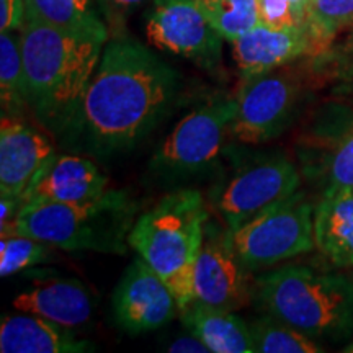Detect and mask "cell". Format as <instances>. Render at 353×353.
Returning <instances> with one entry per match:
<instances>
[{"mask_svg": "<svg viewBox=\"0 0 353 353\" xmlns=\"http://www.w3.org/2000/svg\"><path fill=\"white\" fill-rule=\"evenodd\" d=\"M252 301L316 341L353 335V278L342 273L285 265L255 278Z\"/></svg>", "mask_w": 353, "mask_h": 353, "instance_id": "3", "label": "cell"}, {"mask_svg": "<svg viewBox=\"0 0 353 353\" xmlns=\"http://www.w3.org/2000/svg\"><path fill=\"white\" fill-rule=\"evenodd\" d=\"M312 50L306 26L273 28L259 23L232 41V56L242 79L276 70Z\"/></svg>", "mask_w": 353, "mask_h": 353, "instance_id": "14", "label": "cell"}, {"mask_svg": "<svg viewBox=\"0 0 353 353\" xmlns=\"http://www.w3.org/2000/svg\"><path fill=\"white\" fill-rule=\"evenodd\" d=\"M314 241L334 267L353 270V188L324 192L314 210Z\"/></svg>", "mask_w": 353, "mask_h": 353, "instance_id": "18", "label": "cell"}, {"mask_svg": "<svg viewBox=\"0 0 353 353\" xmlns=\"http://www.w3.org/2000/svg\"><path fill=\"white\" fill-rule=\"evenodd\" d=\"M112 309L114 322L131 335L156 330L180 314L169 286L141 257L126 268L118 281Z\"/></svg>", "mask_w": 353, "mask_h": 353, "instance_id": "12", "label": "cell"}, {"mask_svg": "<svg viewBox=\"0 0 353 353\" xmlns=\"http://www.w3.org/2000/svg\"><path fill=\"white\" fill-rule=\"evenodd\" d=\"M0 99L2 117L20 118L28 107L21 39L17 32L0 34Z\"/></svg>", "mask_w": 353, "mask_h": 353, "instance_id": "21", "label": "cell"}, {"mask_svg": "<svg viewBox=\"0 0 353 353\" xmlns=\"http://www.w3.org/2000/svg\"><path fill=\"white\" fill-rule=\"evenodd\" d=\"M28 108L56 136H68L108 38L70 32L25 12L20 28Z\"/></svg>", "mask_w": 353, "mask_h": 353, "instance_id": "2", "label": "cell"}, {"mask_svg": "<svg viewBox=\"0 0 353 353\" xmlns=\"http://www.w3.org/2000/svg\"><path fill=\"white\" fill-rule=\"evenodd\" d=\"M107 183V176L88 159L56 156L23 203H87L103 195Z\"/></svg>", "mask_w": 353, "mask_h": 353, "instance_id": "16", "label": "cell"}, {"mask_svg": "<svg viewBox=\"0 0 353 353\" xmlns=\"http://www.w3.org/2000/svg\"><path fill=\"white\" fill-rule=\"evenodd\" d=\"M237 99H216L190 112L157 148L149 162L162 179L193 175L213 165L231 132Z\"/></svg>", "mask_w": 353, "mask_h": 353, "instance_id": "7", "label": "cell"}, {"mask_svg": "<svg viewBox=\"0 0 353 353\" xmlns=\"http://www.w3.org/2000/svg\"><path fill=\"white\" fill-rule=\"evenodd\" d=\"M25 12L59 28L108 38L94 0H25Z\"/></svg>", "mask_w": 353, "mask_h": 353, "instance_id": "20", "label": "cell"}, {"mask_svg": "<svg viewBox=\"0 0 353 353\" xmlns=\"http://www.w3.org/2000/svg\"><path fill=\"white\" fill-rule=\"evenodd\" d=\"M352 278H353V275H352Z\"/></svg>", "mask_w": 353, "mask_h": 353, "instance_id": "34", "label": "cell"}, {"mask_svg": "<svg viewBox=\"0 0 353 353\" xmlns=\"http://www.w3.org/2000/svg\"><path fill=\"white\" fill-rule=\"evenodd\" d=\"M306 28L311 34L312 50L321 52L339 33L353 28V0H311Z\"/></svg>", "mask_w": 353, "mask_h": 353, "instance_id": "23", "label": "cell"}, {"mask_svg": "<svg viewBox=\"0 0 353 353\" xmlns=\"http://www.w3.org/2000/svg\"><path fill=\"white\" fill-rule=\"evenodd\" d=\"M57 156L51 141L20 118L2 117L0 126V196L20 200L41 179Z\"/></svg>", "mask_w": 353, "mask_h": 353, "instance_id": "13", "label": "cell"}, {"mask_svg": "<svg viewBox=\"0 0 353 353\" xmlns=\"http://www.w3.org/2000/svg\"><path fill=\"white\" fill-rule=\"evenodd\" d=\"M350 37L343 43L341 52L337 54V65H335V72L342 82V88L348 94L353 95V28Z\"/></svg>", "mask_w": 353, "mask_h": 353, "instance_id": "28", "label": "cell"}, {"mask_svg": "<svg viewBox=\"0 0 353 353\" xmlns=\"http://www.w3.org/2000/svg\"><path fill=\"white\" fill-rule=\"evenodd\" d=\"M95 350L94 343L82 341L72 329L44 317L20 312L3 316L0 322L2 353H83Z\"/></svg>", "mask_w": 353, "mask_h": 353, "instance_id": "17", "label": "cell"}, {"mask_svg": "<svg viewBox=\"0 0 353 353\" xmlns=\"http://www.w3.org/2000/svg\"><path fill=\"white\" fill-rule=\"evenodd\" d=\"M353 188V120L348 121L330 154L327 187L324 192Z\"/></svg>", "mask_w": 353, "mask_h": 353, "instance_id": "26", "label": "cell"}, {"mask_svg": "<svg viewBox=\"0 0 353 353\" xmlns=\"http://www.w3.org/2000/svg\"><path fill=\"white\" fill-rule=\"evenodd\" d=\"M260 23L273 28H291L306 26V21L299 15L291 0H259Z\"/></svg>", "mask_w": 353, "mask_h": 353, "instance_id": "27", "label": "cell"}, {"mask_svg": "<svg viewBox=\"0 0 353 353\" xmlns=\"http://www.w3.org/2000/svg\"><path fill=\"white\" fill-rule=\"evenodd\" d=\"M236 99L231 134L242 144H263L280 136L294 120L301 83L293 74L270 70L244 79Z\"/></svg>", "mask_w": 353, "mask_h": 353, "instance_id": "9", "label": "cell"}, {"mask_svg": "<svg viewBox=\"0 0 353 353\" xmlns=\"http://www.w3.org/2000/svg\"><path fill=\"white\" fill-rule=\"evenodd\" d=\"M180 317L211 353H254L249 324L234 311L206 306L195 299L180 311Z\"/></svg>", "mask_w": 353, "mask_h": 353, "instance_id": "19", "label": "cell"}, {"mask_svg": "<svg viewBox=\"0 0 353 353\" xmlns=\"http://www.w3.org/2000/svg\"><path fill=\"white\" fill-rule=\"evenodd\" d=\"M180 77L138 39L107 41L65 138L97 157L130 151L169 114Z\"/></svg>", "mask_w": 353, "mask_h": 353, "instance_id": "1", "label": "cell"}, {"mask_svg": "<svg viewBox=\"0 0 353 353\" xmlns=\"http://www.w3.org/2000/svg\"><path fill=\"white\" fill-rule=\"evenodd\" d=\"M13 307L74 330L90 321L94 303L81 281L56 278L38 280L32 288L21 291L13 299Z\"/></svg>", "mask_w": 353, "mask_h": 353, "instance_id": "15", "label": "cell"}, {"mask_svg": "<svg viewBox=\"0 0 353 353\" xmlns=\"http://www.w3.org/2000/svg\"><path fill=\"white\" fill-rule=\"evenodd\" d=\"M138 203L120 190H107L87 203H23L6 234H21L63 250L125 254Z\"/></svg>", "mask_w": 353, "mask_h": 353, "instance_id": "5", "label": "cell"}, {"mask_svg": "<svg viewBox=\"0 0 353 353\" xmlns=\"http://www.w3.org/2000/svg\"><path fill=\"white\" fill-rule=\"evenodd\" d=\"M301 176L283 154H259L237 167L214 198V208L229 231L299 190Z\"/></svg>", "mask_w": 353, "mask_h": 353, "instance_id": "8", "label": "cell"}, {"mask_svg": "<svg viewBox=\"0 0 353 353\" xmlns=\"http://www.w3.org/2000/svg\"><path fill=\"white\" fill-rule=\"evenodd\" d=\"M343 352H350V353H353V342L352 343H348V345L343 348Z\"/></svg>", "mask_w": 353, "mask_h": 353, "instance_id": "33", "label": "cell"}, {"mask_svg": "<svg viewBox=\"0 0 353 353\" xmlns=\"http://www.w3.org/2000/svg\"><path fill=\"white\" fill-rule=\"evenodd\" d=\"M208 211L196 190L165 195L136 219L128 242L157 273L179 309L195 301V265L205 241Z\"/></svg>", "mask_w": 353, "mask_h": 353, "instance_id": "4", "label": "cell"}, {"mask_svg": "<svg viewBox=\"0 0 353 353\" xmlns=\"http://www.w3.org/2000/svg\"><path fill=\"white\" fill-rule=\"evenodd\" d=\"M247 268L234 250L231 231L206 224L195 265V294L206 306L237 311L252 301Z\"/></svg>", "mask_w": 353, "mask_h": 353, "instance_id": "11", "label": "cell"}, {"mask_svg": "<svg viewBox=\"0 0 353 353\" xmlns=\"http://www.w3.org/2000/svg\"><path fill=\"white\" fill-rule=\"evenodd\" d=\"M145 38L157 50L205 69L221 64L223 37L203 12L200 0H154L145 15Z\"/></svg>", "mask_w": 353, "mask_h": 353, "instance_id": "10", "label": "cell"}, {"mask_svg": "<svg viewBox=\"0 0 353 353\" xmlns=\"http://www.w3.org/2000/svg\"><path fill=\"white\" fill-rule=\"evenodd\" d=\"M254 352L259 353H319L324 350L316 339L265 312L249 324Z\"/></svg>", "mask_w": 353, "mask_h": 353, "instance_id": "22", "label": "cell"}, {"mask_svg": "<svg viewBox=\"0 0 353 353\" xmlns=\"http://www.w3.org/2000/svg\"><path fill=\"white\" fill-rule=\"evenodd\" d=\"M167 352H185V353H208L210 348L203 343L195 334L190 332V335L185 337H179L167 347Z\"/></svg>", "mask_w": 353, "mask_h": 353, "instance_id": "30", "label": "cell"}, {"mask_svg": "<svg viewBox=\"0 0 353 353\" xmlns=\"http://www.w3.org/2000/svg\"><path fill=\"white\" fill-rule=\"evenodd\" d=\"M311 0H291V3H293L294 8H296L299 15L303 17L304 21H306V12H307V6Z\"/></svg>", "mask_w": 353, "mask_h": 353, "instance_id": "32", "label": "cell"}, {"mask_svg": "<svg viewBox=\"0 0 353 353\" xmlns=\"http://www.w3.org/2000/svg\"><path fill=\"white\" fill-rule=\"evenodd\" d=\"M50 244L21 234H6L0 239V275L10 276L51 259Z\"/></svg>", "mask_w": 353, "mask_h": 353, "instance_id": "25", "label": "cell"}, {"mask_svg": "<svg viewBox=\"0 0 353 353\" xmlns=\"http://www.w3.org/2000/svg\"><path fill=\"white\" fill-rule=\"evenodd\" d=\"M231 239L247 270L273 267L314 249V208L296 192L232 231Z\"/></svg>", "mask_w": 353, "mask_h": 353, "instance_id": "6", "label": "cell"}, {"mask_svg": "<svg viewBox=\"0 0 353 353\" xmlns=\"http://www.w3.org/2000/svg\"><path fill=\"white\" fill-rule=\"evenodd\" d=\"M200 3L216 32L229 43L260 23L259 0H200Z\"/></svg>", "mask_w": 353, "mask_h": 353, "instance_id": "24", "label": "cell"}, {"mask_svg": "<svg viewBox=\"0 0 353 353\" xmlns=\"http://www.w3.org/2000/svg\"><path fill=\"white\" fill-rule=\"evenodd\" d=\"M108 10L118 12V13H128L134 8L143 6V3L148 2V0H100Z\"/></svg>", "mask_w": 353, "mask_h": 353, "instance_id": "31", "label": "cell"}, {"mask_svg": "<svg viewBox=\"0 0 353 353\" xmlns=\"http://www.w3.org/2000/svg\"><path fill=\"white\" fill-rule=\"evenodd\" d=\"M25 20V0H0V30L17 32Z\"/></svg>", "mask_w": 353, "mask_h": 353, "instance_id": "29", "label": "cell"}]
</instances>
